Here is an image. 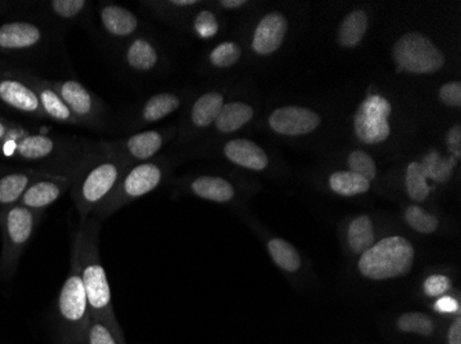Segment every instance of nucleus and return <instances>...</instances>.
Instances as JSON below:
<instances>
[{
    "label": "nucleus",
    "mask_w": 461,
    "mask_h": 344,
    "mask_svg": "<svg viewBox=\"0 0 461 344\" xmlns=\"http://www.w3.org/2000/svg\"><path fill=\"white\" fill-rule=\"evenodd\" d=\"M0 102L15 112L46 119L35 90L20 72L0 74Z\"/></svg>",
    "instance_id": "ddd939ff"
},
{
    "label": "nucleus",
    "mask_w": 461,
    "mask_h": 344,
    "mask_svg": "<svg viewBox=\"0 0 461 344\" xmlns=\"http://www.w3.org/2000/svg\"><path fill=\"white\" fill-rule=\"evenodd\" d=\"M329 186L336 195L352 198L366 193L370 189V182L351 171H338L329 178Z\"/></svg>",
    "instance_id": "cd10ccee"
},
{
    "label": "nucleus",
    "mask_w": 461,
    "mask_h": 344,
    "mask_svg": "<svg viewBox=\"0 0 461 344\" xmlns=\"http://www.w3.org/2000/svg\"><path fill=\"white\" fill-rule=\"evenodd\" d=\"M391 103L382 95H369L355 113L354 130L359 141L382 144L390 137Z\"/></svg>",
    "instance_id": "9d476101"
},
{
    "label": "nucleus",
    "mask_w": 461,
    "mask_h": 344,
    "mask_svg": "<svg viewBox=\"0 0 461 344\" xmlns=\"http://www.w3.org/2000/svg\"><path fill=\"white\" fill-rule=\"evenodd\" d=\"M10 124H12L10 121L0 118V144L6 138L7 133H9Z\"/></svg>",
    "instance_id": "a18cd8bd"
},
{
    "label": "nucleus",
    "mask_w": 461,
    "mask_h": 344,
    "mask_svg": "<svg viewBox=\"0 0 461 344\" xmlns=\"http://www.w3.org/2000/svg\"><path fill=\"white\" fill-rule=\"evenodd\" d=\"M405 183L409 198L417 201V203L427 200L429 193H431V188L427 183V178L424 177L419 162L409 164L408 170H406Z\"/></svg>",
    "instance_id": "473e14b6"
},
{
    "label": "nucleus",
    "mask_w": 461,
    "mask_h": 344,
    "mask_svg": "<svg viewBox=\"0 0 461 344\" xmlns=\"http://www.w3.org/2000/svg\"><path fill=\"white\" fill-rule=\"evenodd\" d=\"M447 343L461 344V318L458 315L457 320L450 325L449 333H447Z\"/></svg>",
    "instance_id": "37998d69"
},
{
    "label": "nucleus",
    "mask_w": 461,
    "mask_h": 344,
    "mask_svg": "<svg viewBox=\"0 0 461 344\" xmlns=\"http://www.w3.org/2000/svg\"><path fill=\"white\" fill-rule=\"evenodd\" d=\"M423 287L427 296L439 297L449 291L452 283H450V279L447 278V276L435 274V276L429 277V278L424 281Z\"/></svg>",
    "instance_id": "58836bf2"
},
{
    "label": "nucleus",
    "mask_w": 461,
    "mask_h": 344,
    "mask_svg": "<svg viewBox=\"0 0 461 344\" xmlns=\"http://www.w3.org/2000/svg\"><path fill=\"white\" fill-rule=\"evenodd\" d=\"M92 313L80 276L77 250L72 244L71 265L56 302V328L59 344H85Z\"/></svg>",
    "instance_id": "7ed1b4c3"
},
{
    "label": "nucleus",
    "mask_w": 461,
    "mask_h": 344,
    "mask_svg": "<svg viewBox=\"0 0 461 344\" xmlns=\"http://www.w3.org/2000/svg\"><path fill=\"white\" fill-rule=\"evenodd\" d=\"M405 221L414 232L421 233V234H431L439 227L437 216L429 214L420 206L409 207L405 212Z\"/></svg>",
    "instance_id": "f704fd0d"
},
{
    "label": "nucleus",
    "mask_w": 461,
    "mask_h": 344,
    "mask_svg": "<svg viewBox=\"0 0 461 344\" xmlns=\"http://www.w3.org/2000/svg\"><path fill=\"white\" fill-rule=\"evenodd\" d=\"M447 147H449L450 154H453L455 159L461 157V127L455 126L450 128L447 137Z\"/></svg>",
    "instance_id": "a19ab883"
},
{
    "label": "nucleus",
    "mask_w": 461,
    "mask_h": 344,
    "mask_svg": "<svg viewBox=\"0 0 461 344\" xmlns=\"http://www.w3.org/2000/svg\"><path fill=\"white\" fill-rule=\"evenodd\" d=\"M398 330L406 333H416L420 336H431L435 331V322L424 313L411 312L401 315L396 321Z\"/></svg>",
    "instance_id": "72a5a7b5"
},
{
    "label": "nucleus",
    "mask_w": 461,
    "mask_h": 344,
    "mask_svg": "<svg viewBox=\"0 0 461 344\" xmlns=\"http://www.w3.org/2000/svg\"><path fill=\"white\" fill-rule=\"evenodd\" d=\"M41 218V214L25 208L20 204L0 212V230H2L0 278H13L17 271L21 256L32 240Z\"/></svg>",
    "instance_id": "20e7f679"
},
{
    "label": "nucleus",
    "mask_w": 461,
    "mask_h": 344,
    "mask_svg": "<svg viewBox=\"0 0 461 344\" xmlns=\"http://www.w3.org/2000/svg\"><path fill=\"white\" fill-rule=\"evenodd\" d=\"M59 139L45 134H31L17 124H10L9 133L0 144V154L21 162H48L64 152Z\"/></svg>",
    "instance_id": "6e6552de"
},
{
    "label": "nucleus",
    "mask_w": 461,
    "mask_h": 344,
    "mask_svg": "<svg viewBox=\"0 0 461 344\" xmlns=\"http://www.w3.org/2000/svg\"><path fill=\"white\" fill-rule=\"evenodd\" d=\"M268 252L271 255L272 260L278 265L282 270L294 273L302 268V258L296 248L293 247L286 240L272 239L269 240Z\"/></svg>",
    "instance_id": "c756f323"
},
{
    "label": "nucleus",
    "mask_w": 461,
    "mask_h": 344,
    "mask_svg": "<svg viewBox=\"0 0 461 344\" xmlns=\"http://www.w3.org/2000/svg\"><path fill=\"white\" fill-rule=\"evenodd\" d=\"M348 165L351 172L361 175L365 180L372 181L375 180L377 175V170H375V163L369 154H365L362 150H355L348 156Z\"/></svg>",
    "instance_id": "e433bc0d"
},
{
    "label": "nucleus",
    "mask_w": 461,
    "mask_h": 344,
    "mask_svg": "<svg viewBox=\"0 0 461 344\" xmlns=\"http://www.w3.org/2000/svg\"><path fill=\"white\" fill-rule=\"evenodd\" d=\"M180 105V97L173 93H160V94L152 95L149 101H145L131 127L136 128V127L145 126V124L157 123V121L175 113Z\"/></svg>",
    "instance_id": "5701e85b"
},
{
    "label": "nucleus",
    "mask_w": 461,
    "mask_h": 344,
    "mask_svg": "<svg viewBox=\"0 0 461 344\" xmlns=\"http://www.w3.org/2000/svg\"><path fill=\"white\" fill-rule=\"evenodd\" d=\"M367 31V15L364 10L349 13L339 28V43L344 49L357 48Z\"/></svg>",
    "instance_id": "bb28decb"
},
{
    "label": "nucleus",
    "mask_w": 461,
    "mask_h": 344,
    "mask_svg": "<svg viewBox=\"0 0 461 344\" xmlns=\"http://www.w3.org/2000/svg\"><path fill=\"white\" fill-rule=\"evenodd\" d=\"M194 32L199 39L209 40L219 35L220 21L219 17L211 10H201L194 18Z\"/></svg>",
    "instance_id": "c9c22d12"
},
{
    "label": "nucleus",
    "mask_w": 461,
    "mask_h": 344,
    "mask_svg": "<svg viewBox=\"0 0 461 344\" xmlns=\"http://www.w3.org/2000/svg\"><path fill=\"white\" fill-rule=\"evenodd\" d=\"M456 165L455 157H442L441 154L432 150L424 157L420 163L421 171L424 177L429 180L431 178L434 182L447 183L452 177L453 168Z\"/></svg>",
    "instance_id": "7c9ffc66"
},
{
    "label": "nucleus",
    "mask_w": 461,
    "mask_h": 344,
    "mask_svg": "<svg viewBox=\"0 0 461 344\" xmlns=\"http://www.w3.org/2000/svg\"><path fill=\"white\" fill-rule=\"evenodd\" d=\"M77 164L68 171H46L39 175L21 198L20 206L43 214L46 208L56 203L67 190H71Z\"/></svg>",
    "instance_id": "9b49d317"
},
{
    "label": "nucleus",
    "mask_w": 461,
    "mask_h": 344,
    "mask_svg": "<svg viewBox=\"0 0 461 344\" xmlns=\"http://www.w3.org/2000/svg\"><path fill=\"white\" fill-rule=\"evenodd\" d=\"M222 154L228 162L251 171H263L268 167V156L263 147L249 139H230L222 146Z\"/></svg>",
    "instance_id": "aec40b11"
},
{
    "label": "nucleus",
    "mask_w": 461,
    "mask_h": 344,
    "mask_svg": "<svg viewBox=\"0 0 461 344\" xmlns=\"http://www.w3.org/2000/svg\"><path fill=\"white\" fill-rule=\"evenodd\" d=\"M348 244L354 253L366 252L375 244V227L372 219L367 215L355 218L348 227Z\"/></svg>",
    "instance_id": "c85d7f7f"
},
{
    "label": "nucleus",
    "mask_w": 461,
    "mask_h": 344,
    "mask_svg": "<svg viewBox=\"0 0 461 344\" xmlns=\"http://www.w3.org/2000/svg\"><path fill=\"white\" fill-rule=\"evenodd\" d=\"M48 83L67 103L80 126L103 128L107 112L103 101L95 93L74 79L48 80Z\"/></svg>",
    "instance_id": "1a4fd4ad"
},
{
    "label": "nucleus",
    "mask_w": 461,
    "mask_h": 344,
    "mask_svg": "<svg viewBox=\"0 0 461 344\" xmlns=\"http://www.w3.org/2000/svg\"><path fill=\"white\" fill-rule=\"evenodd\" d=\"M242 58V48L237 41L225 40L217 45L209 54L211 66L217 69H228L237 66Z\"/></svg>",
    "instance_id": "2f4dec72"
},
{
    "label": "nucleus",
    "mask_w": 461,
    "mask_h": 344,
    "mask_svg": "<svg viewBox=\"0 0 461 344\" xmlns=\"http://www.w3.org/2000/svg\"><path fill=\"white\" fill-rule=\"evenodd\" d=\"M435 310L439 313H458L460 312V306L453 297L441 296L435 304Z\"/></svg>",
    "instance_id": "79ce46f5"
},
{
    "label": "nucleus",
    "mask_w": 461,
    "mask_h": 344,
    "mask_svg": "<svg viewBox=\"0 0 461 344\" xmlns=\"http://www.w3.org/2000/svg\"><path fill=\"white\" fill-rule=\"evenodd\" d=\"M100 229L101 221L95 216H90L86 222L79 224L74 244L77 250L80 276H82L83 286L86 289L92 317L107 325L118 339L119 343L126 344L123 331L116 320L115 310H113V295H111L107 273L101 262L100 247H98Z\"/></svg>",
    "instance_id": "f257e3e1"
},
{
    "label": "nucleus",
    "mask_w": 461,
    "mask_h": 344,
    "mask_svg": "<svg viewBox=\"0 0 461 344\" xmlns=\"http://www.w3.org/2000/svg\"><path fill=\"white\" fill-rule=\"evenodd\" d=\"M225 105L224 94L220 92L204 93L194 102L190 112L191 126L198 130H204L214 126L222 106Z\"/></svg>",
    "instance_id": "b1692460"
},
{
    "label": "nucleus",
    "mask_w": 461,
    "mask_h": 344,
    "mask_svg": "<svg viewBox=\"0 0 461 344\" xmlns=\"http://www.w3.org/2000/svg\"><path fill=\"white\" fill-rule=\"evenodd\" d=\"M46 171H10L0 175V212L17 206L28 186Z\"/></svg>",
    "instance_id": "412c9836"
},
{
    "label": "nucleus",
    "mask_w": 461,
    "mask_h": 344,
    "mask_svg": "<svg viewBox=\"0 0 461 344\" xmlns=\"http://www.w3.org/2000/svg\"><path fill=\"white\" fill-rule=\"evenodd\" d=\"M393 59L409 74L431 75L444 66L445 56L423 33L411 32L396 40Z\"/></svg>",
    "instance_id": "0eeeda50"
},
{
    "label": "nucleus",
    "mask_w": 461,
    "mask_h": 344,
    "mask_svg": "<svg viewBox=\"0 0 461 344\" xmlns=\"http://www.w3.org/2000/svg\"><path fill=\"white\" fill-rule=\"evenodd\" d=\"M121 62L129 71L149 74L157 68L159 53L149 38L134 36L121 49Z\"/></svg>",
    "instance_id": "6ab92c4d"
},
{
    "label": "nucleus",
    "mask_w": 461,
    "mask_h": 344,
    "mask_svg": "<svg viewBox=\"0 0 461 344\" xmlns=\"http://www.w3.org/2000/svg\"><path fill=\"white\" fill-rule=\"evenodd\" d=\"M255 118V110L249 103L235 101L222 106L219 118L214 121V127L220 134H234L250 123Z\"/></svg>",
    "instance_id": "393cba45"
},
{
    "label": "nucleus",
    "mask_w": 461,
    "mask_h": 344,
    "mask_svg": "<svg viewBox=\"0 0 461 344\" xmlns=\"http://www.w3.org/2000/svg\"><path fill=\"white\" fill-rule=\"evenodd\" d=\"M439 100L450 108H460L461 84L458 82H449L439 90Z\"/></svg>",
    "instance_id": "ea45409f"
},
{
    "label": "nucleus",
    "mask_w": 461,
    "mask_h": 344,
    "mask_svg": "<svg viewBox=\"0 0 461 344\" xmlns=\"http://www.w3.org/2000/svg\"><path fill=\"white\" fill-rule=\"evenodd\" d=\"M46 40V32L28 21H12L0 25V51L21 53L35 50Z\"/></svg>",
    "instance_id": "dca6fc26"
},
{
    "label": "nucleus",
    "mask_w": 461,
    "mask_h": 344,
    "mask_svg": "<svg viewBox=\"0 0 461 344\" xmlns=\"http://www.w3.org/2000/svg\"><path fill=\"white\" fill-rule=\"evenodd\" d=\"M85 344H121L113 335V331L103 324L101 321L92 317L89 328H87Z\"/></svg>",
    "instance_id": "4c0bfd02"
},
{
    "label": "nucleus",
    "mask_w": 461,
    "mask_h": 344,
    "mask_svg": "<svg viewBox=\"0 0 461 344\" xmlns=\"http://www.w3.org/2000/svg\"><path fill=\"white\" fill-rule=\"evenodd\" d=\"M287 32V20L281 13H269L261 18L251 40V49L258 56H271L276 53Z\"/></svg>",
    "instance_id": "f3484780"
},
{
    "label": "nucleus",
    "mask_w": 461,
    "mask_h": 344,
    "mask_svg": "<svg viewBox=\"0 0 461 344\" xmlns=\"http://www.w3.org/2000/svg\"><path fill=\"white\" fill-rule=\"evenodd\" d=\"M191 193L196 198L203 200L213 201V203H230L237 196V189L234 183L224 177L217 175H201L191 181Z\"/></svg>",
    "instance_id": "4be33fe9"
},
{
    "label": "nucleus",
    "mask_w": 461,
    "mask_h": 344,
    "mask_svg": "<svg viewBox=\"0 0 461 344\" xmlns=\"http://www.w3.org/2000/svg\"><path fill=\"white\" fill-rule=\"evenodd\" d=\"M129 163L98 145L97 150L80 154L77 160L71 196L79 214V224L86 222L121 181Z\"/></svg>",
    "instance_id": "f03ea898"
},
{
    "label": "nucleus",
    "mask_w": 461,
    "mask_h": 344,
    "mask_svg": "<svg viewBox=\"0 0 461 344\" xmlns=\"http://www.w3.org/2000/svg\"><path fill=\"white\" fill-rule=\"evenodd\" d=\"M165 180V170L158 163L145 162L131 165L111 195L93 212L98 221L110 218L122 207L154 191Z\"/></svg>",
    "instance_id": "423d86ee"
},
{
    "label": "nucleus",
    "mask_w": 461,
    "mask_h": 344,
    "mask_svg": "<svg viewBox=\"0 0 461 344\" xmlns=\"http://www.w3.org/2000/svg\"><path fill=\"white\" fill-rule=\"evenodd\" d=\"M43 9L59 22H79L89 15L92 4L87 0H51L43 4Z\"/></svg>",
    "instance_id": "a878e982"
},
{
    "label": "nucleus",
    "mask_w": 461,
    "mask_h": 344,
    "mask_svg": "<svg viewBox=\"0 0 461 344\" xmlns=\"http://www.w3.org/2000/svg\"><path fill=\"white\" fill-rule=\"evenodd\" d=\"M166 138L155 130L141 131L116 141H101L100 146L129 164L149 162L162 149Z\"/></svg>",
    "instance_id": "f8f14e48"
},
{
    "label": "nucleus",
    "mask_w": 461,
    "mask_h": 344,
    "mask_svg": "<svg viewBox=\"0 0 461 344\" xmlns=\"http://www.w3.org/2000/svg\"><path fill=\"white\" fill-rule=\"evenodd\" d=\"M268 123L276 133L299 137L317 130L321 124V116L302 106H285L271 113Z\"/></svg>",
    "instance_id": "2eb2a0df"
},
{
    "label": "nucleus",
    "mask_w": 461,
    "mask_h": 344,
    "mask_svg": "<svg viewBox=\"0 0 461 344\" xmlns=\"http://www.w3.org/2000/svg\"><path fill=\"white\" fill-rule=\"evenodd\" d=\"M10 7L12 6H10V4H7V2H0V14H2V13L7 12Z\"/></svg>",
    "instance_id": "49530a36"
},
{
    "label": "nucleus",
    "mask_w": 461,
    "mask_h": 344,
    "mask_svg": "<svg viewBox=\"0 0 461 344\" xmlns=\"http://www.w3.org/2000/svg\"><path fill=\"white\" fill-rule=\"evenodd\" d=\"M219 4L221 9L238 10L242 9L245 4H248V2H245V0H221Z\"/></svg>",
    "instance_id": "c03bdc74"
},
{
    "label": "nucleus",
    "mask_w": 461,
    "mask_h": 344,
    "mask_svg": "<svg viewBox=\"0 0 461 344\" xmlns=\"http://www.w3.org/2000/svg\"><path fill=\"white\" fill-rule=\"evenodd\" d=\"M21 75L32 85V89L35 90L46 119H50V120L57 121V123L80 126L79 121L72 115L67 103L57 94L56 90L49 84L48 80L41 79V77L33 76V75L31 74Z\"/></svg>",
    "instance_id": "a211bd4d"
},
{
    "label": "nucleus",
    "mask_w": 461,
    "mask_h": 344,
    "mask_svg": "<svg viewBox=\"0 0 461 344\" xmlns=\"http://www.w3.org/2000/svg\"><path fill=\"white\" fill-rule=\"evenodd\" d=\"M95 17L101 35L115 43L131 40L140 30L139 17L128 7L113 2L98 4Z\"/></svg>",
    "instance_id": "4468645a"
},
{
    "label": "nucleus",
    "mask_w": 461,
    "mask_h": 344,
    "mask_svg": "<svg viewBox=\"0 0 461 344\" xmlns=\"http://www.w3.org/2000/svg\"><path fill=\"white\" fill-rule=\"evenodd\" d=\"M413 245L401 235H391L362 253L358 269L362 276L375 281L406 276L413 268Z\"/></svg>",
    "instance_id": "39448f33"
}]
</instances>
